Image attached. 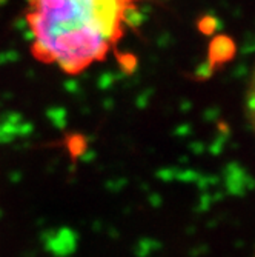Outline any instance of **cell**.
<instances>
[{"label": "cell", "instance_id": "2", "mask_svg": "<svg viewBox=\"0 0 255 257\" xmlns=\"http://www.w3.org/2000/svg\"><path fill=\"white\" fill-rule=\"evenodd\" d=\"M245 112H246V117H248L249 123L252 125L254 131H255V69L251 76L248 90H246V96H245Z\"/></svg>", "mask_w": 255, "mask_h": 257}, {"label": "cell", "instance_id": "1", "mask_svg": "<svg viewBox=\"0 0 255 257\" xmlns=\"http://www.w3.org/2000/svg\"><path fill=\"white\" fill-rule=\"evenodd\" d=\"M135 11L137 0H26L30 52L40 65L82 76L116 51Z\"/></svg>", "mask_w": 255, "mask_h": 257}]
</instances>
